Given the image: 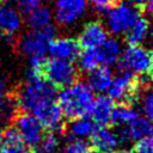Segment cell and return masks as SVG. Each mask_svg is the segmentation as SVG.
I'll return each mask as SVG.
<instances>
[{
	"instance_id": "cell-23",
	"label": "cell",
	"mask_w": 153,
	"mask_h": 153,
	"mask_svg": "<svg viewBox=\"0 0 153 153\" xmlns=\"http://www.w3.org/2000/svg\"><path fill=\"white\" fill-rule=\"evenodd\" d=\"M78 67L84 73H91L98 66H100V61L98 57L97 49H84L78 55Z\"/></svg>"
},
{
	"instance_id": "cell-10",
	"label": "cell",
	"mask_w": 153,
	"mask_h": 153,
	"mask_svg": "<svg viewBox=\"0 0 153 153\" xmlns=\"http://www.w3.org/2000/svg\"><path fill=\"white\" fill-rule=\"evenodd\" d=\"M80 45L78 39L69 36L54 37L48 47V53L53 59L74 61L80 53Z\"/></svg>"
},
{
	"instance_id": "cell-4",
	"label": "cell",
	"mask_w": 153,
	"mask_h": 153,
	"mask_svg": "<svg viewBox=\"0 0 153 153\" xmlns=\"http://www.w3.org/2000/svg\"><path fill=\"white\" fill-rule=\"evenodd\" d=\"M139 17V8L130 2H116L106 11L105 27L114 36H122Z\"/></svg>"
},
{
	"instance_id": "cell-2",
	"label": "cell",
	"mask_w": 153,
	"mask_h": 153,
	"mask_svg": "<svg viewBox=\"0 0 153 153\" xmlns=\"http://www.w3.org/2000/svg\"><path fill=\"white\" fill-rule=\"evenodd\" d=\"M93 99L94 92L90 88L87 82L75 80L73 84L62 88L56 102L63 116L73 120L88 115Z\"/></svg>"
},
{
	"instance_id": "cell-34",
	"label": "cell",
	"mask_w": 153,
	"mask_h": 153,
	"mask_svg": "<svg viewBox=\"0 0 153 153\" xmlns=\"http://www.w3.org/2000/svg\"><path fill=\"white\" fill-rule=\"evenodd\" d=\"M6 96H8V87H7V84L0 79V99L5 98Z\"/></svg>"
},
{
	"instance_id": "cell-14",
	"label": "cell",
	"mask_w": 153,
	"mask_h": 153,
	"mask_svg": "<svg viewBox=\"0 0 153 153\" xmlns=\"http://www.w3.org/2000/svg\"><path fill=\"white\" fill-rule=\"evenodd\" d=\"M23 17L20 11L8 4H0V32L2 35H14L22 30Z\"/></svg>"
},
{
	"instance_id": "cell-12",
	"label": "cell",
	"mask_w": 153,
	"mask_h": 153,
	"mask_svg": "<svg viewBox=\"0 0 153 153\" xmlns=\"http://www.w3.org/2000/svg\"><path fill=\"white\" fill-rule=\"evenodd\" d=\"M90 139L94 149L100 153L114 152L122 143L118 133L112 130L108 126H99L98 128L96 127Z\"/></svg>"
},
{
	"instance_id": "cell-22",
	"label": "cell",
	"mask_w": 153,
	"mask_h": 153,
	"mask_svg": "<svg viewBox=\"0 0 153 153\" xmlns=\"http://www.w3.org/2000/svg\"><path fill=\"white\" fill-rule=\"evenodd\" d=\"M139 115L140 114L134 106L129 105L128 103H122L120 105H115L111 115V123H115L118 127H124Z\"/></svg>"
},
{
	"instance_id": "cell-38",
	"label": "cell",
	"mask_w": 153,
	"mask_h": 153,
	"mask_svg": "<svg viewBox=\"0 0 153 153\" xmlns=\"http://www.w3.org/2000/svg\"><path fill=\"white\" fill-rule=\"evenodd\" d=\"M59 153H67V152H66V151H65V149H63V151H62V152H59Z\"/></svg>"
},
{
	"instance_id": "cell-32",
	"label": "cell",
	"mask_w": 153,
	"mask_h": 153,
	"mask_svg": "<svg viewBox=\"0 0 153 153\" xmlns=\"http://www.w3.org/2000/svg\"><path fill=\"white\" fill-rule=\"evenodd\" d=\"M86 2L98 12H106L114 4L118 2V0H86Z\"/></svg>"
},
{
	"instance_id": "cell-15",
	"label": "cell",
	"mask_w": 153,
	"mask_h": 153,
	"mask_svg": "<svg viewBox=\"0 0 153 153\" xmlns=\"http://www.w3.org/2000/svg\"><path fill=\"white\" fill-rule=\"evenodd\" d=\"M115 105H116L115 102L109 96H105L102 93L94 97L90 109L91 120L94 122V124L108 126L109 123H111V115Z\"/></svg>"
},
{
	"instance_id": "cell-5",
	"label": "cell",
	"mask_w": 153,
	"mask_h": 153,
	"mask_svg": "<svg viewBox=\"0 0 153 153\" xmlns=\"http://www.w3.org/2000/svg\"><path fill=\"white\" fill-rule=\"evenodd\" d=\"M118 62L124 71L136 76L146 75L152 69V53L142 44H128L123 48Z\"/></svg>"
},
{
	"instance_id": "cell-8",
	"label": "cell",
	"mask_w": 153,
	"mask_h": 153,
	"mask_svg": "<svg viewBox=\"0 0 153 153\" xmlns=\"http://www.w3.org/2000/svg\"><path fill=\"white\" fill-rule=\"evenodd\" d=\"M14 128L17 129L20 140L27 147H35L43 136V126L38 118L30 112H22L14 118Z\"/></svg>"
},
{
	"instance_id": "cell-35",
	"label": "cell",
	"mask_w": 153,
	"mask_h": 153,
	"mask_svg": "<svg viewBox=\"0 0 153 153\" xmlns=\"http://www.w3.org/2000/svg\"><path fill=\"white\" fill-rule=\"evenodd\" d=\"M122 153H135V152H134V149H124Z\"/></svg>"
},
{
	"instance_id": "cell-18",
	"label": "cell",
	"mask_w": 153,
	"mask_h": 153,
	"mask_svg": "<svg viewBox=\"0 0 153 153\" xmlns=\"http://www.w3.org/2000/svg\"><path fill=\"white\" fill-rule=\"evenodd\" d=\"M114 79V72L108 66H98L94 71L88 73L87 85L96 93H105L108 92Z\"/></svg>"
},
{
	"instance_id": "cell-41",
	"label": "cell",
	"mask_w": 153,
	"mask_h": 153,
	"mask_svg": "<svg viewBox=\"0 0 153 153\" xmlns=\"http://www.w3.org/2000/svg\"><path fill=\"white\" fill-rule=\"evenodd\" d=\"M0 2H1V0H0Z\"/></svg>"
},
{
	"instance_id": "cell-7",
	"label": "cell",
	"mask_w": 153,
	"mask_h": 153,
	"mask_svg": "<svg viewBox=\"0 0 153 153\" xmlns=\"http://www.w3.org/2000/svg\"><path fill=\"white\" fill-rule=\"evenodd\" d=\"M141 91L136 75L123 69L117 75H114L112 82L108 90V96L114 102L128 103L134 100Z\"/></svg>"
},
{
	"instance_id": "cell-39",
	"label": "cell",
	"mask_w": 153,
	"mask_h": 153,
	"mask_svg": "<svg viewBox=\"0 0 153 153\" xmlns=\"http://www.w3.org/2000/svg\"><path fill=\"white\" fill-rule=\"evenodd\" d=\"M4 1H13V0H4Z\"/></svg>"
},
{
	"instance_id": "cell-20",
	"label": "cell",
	"mask_w": 153,
	"mask_h": 153,
	"mask_svg": "<svg viewBox=\"0 0 153 153\" xmlns=\"http://www.w3.org/2000/svg\"><path fill=\"white\" fill-rule=\"evenodd\" d=\"M53 12L49 7L38 6L26 13V24L32 30H39L51 24Z\"/></svg>"
},
{
	"instance_id": "cell-24",
	"label": "cell",
	"mask_w": 153,
	"mask_h": 153,
	"mask_svg": "<svg viewBox=\"0 0 153 153\" xmlns=\"http://www.w3.org/2000/svg\"><path fill=\"white\" fill-rule=\"evenodd\" d=\"M60 152V139L56 133L49 131L43 134L39 142L35 146L33 153H59Z\"/></svg>"
},
{
	"instance_id": "cell-6",
	"label": "cell",
	"mask_w": 153,
	"mask_h": 153,
	"mask_svg": "<svg viewBox=\"0 0 153 153\" xmlns=\"http://www.w3.org/2000/svg\"><path fill=\"white\" fill-rule=\"evenodd\" d=\"M42 72L44 73V78L54 86L63 88L71 84H73L78 78V69L73 65V61L60 60V59H50L47 60Z\"/></svg>"
},
{
	"instance_id": "cell-11",
	"label": "cell",
	"mask_w": 153,
	"mask_h": 153,
	"mask_svg": "<svg viewBox=\"0 0 153 153\" xmlns=\"http://www.w3.org/2000/svg\"><path fill=\"white\" fill-rule=\"evenodd\" d=\"M108 38V30L106 27L97 22H88L86 23L80 33H79V45L82 47L84 49H97L105 39Z\"/></svg>"
},
{
	"instance_id": "cell-29",
	"label": "cell",
	"mask_w": 153,
	"mask_h": 153,
	"mask_svg": "<svg viewBox=\"0 0 153 153\" xmlns=\"http://www.w3.org/2000/svg\"><path fill=\"white\" fill-rule=\"evenodd\" d=\"M134 152L135 153H153V142H152L151 136L137 140Z\"/></svg>"
},
{
	"instance_id": "cell-26",
	"label": "cell",
	"mask_w": 153,
	"mask_h": 153,
	"mask_svg": "<svg viewBox=\"0 0 153 153\" xmlns=\"http://www.w3.org/2000/svg\"><path fill=\"white\" fill-rule=\"evenodd\" d=\"M140 109L143 112V116L151 118L153 114V94L151 90L145 88L141 92L140 97Z\"/></svg>"
},
{
	"instance_id": "cell-30",
	"label": "cell",
	"mask_w": 153,
	"mask_h": 153,
	"mask_svg": "<svg viewBox=\"0 0 153 153\" xmlns=\"http://www.w3.org/2000/svg\"><path fill=\"white\" fill-rule=\"evenodd\" d=\"M1 137H2V143H14V142L22 141L17 129L14 128V126L13 127H7L4 130V133L1 134Z\"/></svg>"
},
{
	"instance_id": "cell-21",
	"label": "cell",
	"mask_w": 153,
	"mask_h": 153,
	"mask_svg": "<svg viewBox=\"0 0 153 153\" xmlns=\"http://www.w3.org/2000/svg\"><path fill=\"white\" fill-rule=\"evenodd\" d=\"M124 35L128 44H142L149 36L148 19L145 17H139Z\"/></svg>"
},
{
	"instance_id": "cell-16",
	"label": "cell",
	"mask_w": 153,
	"mask_h": 153,
	"mask_svg": "<svg viewBox=\"0 0 153 153\" xmlns=\"http://www.w3.org/2000/svg\"><path fill=\"white\" fill-rule=\"evenodd\" d=\"M44 129L51 133L60 131L63 128L65 124V116L61 111V108L59 106L57 102H54L45 108H43L39 112L35 115Z\"/></svg>"
},
{
	"instance_id": "cell-33",
	"label": "cell",
	"mask_w": 153,
	"mask_h": 153,
	"mask_svg": "<svg viewBox=\"0 0 153 153\" xmlns=\"http://www.w3.org/2000/svg\"><path fill=\"white\" fill-rule=\"evenodd\" d=\"M130 4L136 8H141L147 12L152 11V0H130Z\"/></svg>"
},
{
	"instance_id": "cell-36",
	"label": "cell",
	"mask_w": 153,
	"mask_h": 153,
	"mask_svg": "<svg viewBox=\"0 0 153 153\" xmlns=\"http://www.w3.org/2000/svg\"><path fill=\"white\" fill-rule=\"evenodd\" d=\"M88 153H100V152H98V151L94 149V151H88Z\"/></svg>"
},
{
	"instance_id": "cell-9",
	"label": "cell",
	"mask_w": 153,
	"mask_h": 153,
	"mask_svg": "<svg viewBox=\"0 0 153 153\" xmlns=\"http://www.w3.org/2000/svg\"><path fill=\"white\" fill-rule=\"evenodd\" d=\"M86 10V0H57L53 17L60 25L71 26L84 17Z\"/></svg>"
},
{
	"instance_id": "cell-28",
	"label": "cell",
	"mask_w": 153,
	"mask_h": 153,
	"mask_svg": "<svg viewBox=\"0 0 153 153\" xmlns=\"http://www.w3.org/2000/svg\"><path fill=\"white\" fill-rule=\"evenodd\" d=\"M65 151L67 153H88V145L85 140H76L72 139V141L68 142Z\"/></svg>"
},
{
	"instance_id": "cell-37",
	"label": "cell",
	"mask_w": 153,
	"mask_h": 153,
	"mask_svg": "<svg viewBox=\"0 0 153 153\" xmlns=\"http://www.w3.org/2000/svg\"><path fill=\"white\" fill-rule=\"evenodd\" d=\"M1 145H2V137H1V134H0V147H1Z\"/></svg>"
},
{
	"instance_id": "cell-25",
	"label": "cell",
	"mask_w": 153,
	"mask_h": 153,
	"mask_svg": "<svg viewBox=\"0 0 153 153\" xmlns=\"http://www.w3.org/2000/svg\"><path fill=\"white\" fill-rule=\"evenodd\" d=\"M18 109L19 108L14 98L6 96L5 98L0 99V122L7 123L13 120L17 115Z\"/></svg>"
},
{
	"instance_id": "cell-40",
	"label": "cell",
	"mask_w": 153,
	"mask_h": 153,
	"mask_svg": "<svg viewBox=\"0 0 153 153\" xmlns=\"http://www.w3.org/2000/svg\"><path fill=\"white\" fill-rule=\"evenodd\" d=\"M109 153H116V152H115V151H114V152H109Z\"/></svg>"
},
{
	"instance_id": "cell-3",
	"label": "cell",
	"mask_w": 153,
	"mask_h": 153,
	"mask_svg": "<svg viewBox=\"0 0 153 153\" xmlns=\"http://www.w3.org/2000/svg\"><path fill=\"white\" fill-rule=\"evenodd\" d=\"M56 29L53 24L39 29L30 30L20 36L17 42L18 50L22 55L31 57H45L50 41L55 37Z\"/></svg>"
},
{
	"instance_id": "cell-19",
	"label": "cell",
	"mask_w": 153,
	"mask_h": 153,
	"mask_svg": "<svg viewBox=\"0 0 153 153\" xmlns=\"http://www.w3.org/2000/svg\"><path fill=\"white\" fill-rule=\"evenodd\" d=\"M94 129H96L94 122L91 118L84 116V117L73 118L67 127V133L71 139L86 140L92 135Z\"/></svg>"
},
{
	"instance_id": "cell-1",
	"label": "cell",
	"mask_w": 153,
	"mask_h": 153,
	"mask_svg": "<svg viewBox=\"0 0 153 153\" xmlns=\"http://www.w3.org/2000/svg\"><path fill=\"white\" fill-rule=\"evenodd\" d=\"M57 91L41 73L29 71L18 90L17 104L25 112L36 115L47 105L56 102Z\"/></svg>"
},
{
	"instance_id": "cell-27",
	"label": "cell",
	"mask_w": 153,
	"mask_h": 153,
	"mask_svg": "<svg viewBox=\"0 0 153 153\" xmlns=\"http://www.w3.org/2000/svg\"><path fill=\"white\" fill-rule=\"evenodd\" d=\"M0 153H32V151L30 147L19 141L14 143H2L0 147Z\"/></svg>"
},
{
	"instance_id": "cell-31",
	"label": "cell",
	"mask_w": 153,
	"mask_h": 153,
	"mask_svg": "<svg viewBox=\"0 0 153 153\" xmlns=\"http://www.w3.org/2000/svg\"><path fill=\"white\" fill-rule=\"evenodd\" d=\"M17 5V8L23 12V13H27L31 10L38 7L42 2V0H13Z\"/></svg>"
},
{
	"instance_id": "cell-13",
	"label": "cell",
	"mask_w": 153,
	"mask_h": 153,
	"mask_svg": "<svg viewBox=\"0 0 153 153\" xmlns=\"http://www.w3.org/2000/svg\"><path fill=\"white\" fill-rule=\"evenodd\" d=\"M117 133H118L122 142L137 141L140 139L148 137L152 135L151 118L139 115L127 126L120 127V131H117Z\"/></svg>"
},
{
	"instance_id": "cell-17",
	"label": "cell",
	"mask_w": 153,
	"mask_h": 153,
	"mask_svg": "<svg viewBox=\"0 0 153 153\" xmlns=\"http://www.w3.org/2000/svg\"><path fill=\"white\" fill-rule=\"evenodd\" d=\"M122 50H123V47L116 37H108L97 48L100 65L111 67V66L118 63V61L121 59Z\"/></svg>"
}]
</instances>
